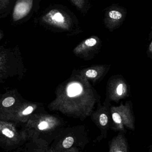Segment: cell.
I'll list each match as a JSON object with an SVG mask.
<instances>
[{"label": "cell", "mask_w": 152, "mask_h": 152, "mask_svg": "<svg viewBox=\"0 0 152 152\" xmlns=\"http://www.w3.org/2000/svg\"><path fill=\"white\" fill-rule=\"evenodd\" d=\"M39 23L56 33L74 36L83 32L75 15L66 7L55 5L48 8L39 18Z\"/></svg>", "instance_id": "1"}, {"label": "cell", "mask_w": 152, "mask_h": 152, "mask_svg": "<svg viewBox=\"0 0 152 152\" xmlns=\"http://www.w3.org/2000/svg\"><path fill=\"white\" fill-rule=\"evenodd\" d=\"M25 71L19 49L0 46V83L9 79L22 77Z\"/></svg>", "instance_id": "2"}, {"label": "cell", "mask_w": 152, "mask_h": 152, "mask_svg": "<svg viewBox=\"0 0 152 152\" xmlns=\"http://www.w3.org/2000/svg\"><path fill=\"white\" fill-rule=\"evenodd\" d=\"M28 140L23 124L0 119V147L12 151L20 148Z\"/></svg>", "instance_id": "3"}, {"label": "cell", "mask_w": 152, "mask_h": 152, "mask_svg": "<svg viewBox=\"0 0 152 152\" xmlns=\"http://www.w3.org/2000/svg\"><path fill=\"white\" fill-rule=\"evenodd\" d=\"M42 103L22 98L11 107L0 112V119L23 124L35 114L43 112Z\"/></svg>", "instance_id": "4"}, {"label": "cell", "mask_w": 152, "mask_h": 152, "mask_svg": "<svg viewBox=\"0 0 152 152\" xmlns=\"http://www.w3.org/2000/svg\"><path fill=\"white\" fill-rule=\"evenodd\" d=\"M127 15V9L119 4L109 6L106 9L104 14L103 22L105 27L111 32L119 29L123 24Z\"/></svg>", "instance_id": "5"}, {"label": "cell", "mask_w": 152, "mask_h": 152, "mask_svg": "<svg viewBox=\"0 0 152 152\" xmlns=\"http://www.w3.org/2000/svg\"><path fill=\"white\" fill-rule=\"evenodd\" d=\"M40 0H17L12 10V20L15 23H23L30 19L39 9Z\"/></svg>", "instance_id": "6"}, {"label": "cell", "mask_w": 152, "mask_h": 152, "mask_svg": "<svg viewBox=\"0 0 152 152\" xmlns=\"http://www.w3.org/2000/svg\"><path fill=\"white\" fill-rule=\"evenodd\" d=\"M102 43L101 39L96 35L91 36L82 41L74 49L76 54H80L88 52L100 48Z\"/></svg>", "instance_id": "7"}, {"label": "cell", "mask_w": 152, "mask_h": 152, "mask_svg": "<svg viewBox=\"0 0 152 152\" xmlns=\"http://www.w3.org/2000/svg\"><path fill=\"white\" fill-rule=\"evenodd\" d=\"M71 4L80 13L85 16L91 7L90 0H69Z\"/></svg>", "instance_id": "8"}, {"label": "cell", "mask_w": 152, "mask_h": 152, "mask_svg": "<svg viewBox=\"0 0 152 152\" xmlns=\"http://www.w3.org/2000/svg\"><path fill=\"white\" fill-rule=\"evenodd\" d=\"M82 91V88L80 84L77 83L71 84L67 89V94L70 97L75 96L79 95Z\"/></svg>", "instance_id": "9"}, {"label": "cell", "mask_w": 152, "mask_h": 152, "mask_svg": "<svg viewBox=\"0 0 152 152\" xmlns=\"http://www.w3.org/2000/svg\"><path fill=\"white\" fill-rule=\"evenodd\" d=\"M13 9L0 4V19L5 18L11 14Z\"/></svg>", "instance_id": "10"}, {"label": "cell", "mask_w": 152, "mask_h": 152, "mask_svg": "<svg viewBox=\"0 0 152 152\" xmlns=\"http://www.w3.org/2000/svg\"><path fill=\"white\" fill-rule=\"evenodd\" d=\"M17 0H0V4L13 9Z\"/></svg>", "instance_id": "11"}, {"label": "cell", "mask_w": 152, "mask_h": 152, "mask_svg": "<svg viewBox=\"0 0 152 152\" xmlns=\"http://www.w3.org/2000/svg\"><path fill=\"white\" fill-rule=\"evenodd\" d=\"M73 143L74 139L72 137H67L63 141V146L64 148H69L72 146Z\"/></svg>", "instance_id": "12"}, {"label": "cell", "mask_w": 152, "mask_h": 152, "mask_svg": "<svg viewBox=\"0 0 152 152\" xmlns=\"http://www.w3.org/2000/svg\"><path fill=\"white\" fill-rule=\"evenodd\" d=\"M108 122V118L106 115L105 114H102L100 115L99 117V122L100 124L102 126H105L106 125Z\"/></svg>", "instance_id": "13"}, {"label": "cell", "mask_w": 152, "mask_h": 152, "mask_svg": "<svg viewBox=\"0 0 152 152\" xmlns=\"http://www.w3.org/2000/svg\"><path fill=\"white\" fill-rule=\"evenodd\" d=\"M97 75L96 71L94 70H89L86 72V75L89 78H95Z\"/></svg>", "instance_id": "14"}, {"label": "cell", "mask_w": 152, "mask_h": 152, "mask_svg": "<svg viewBox=\"0 0 152 152\" xmlns=\"http://www.w3.org/2000/svg\"><path fill=\"white\" fill-rule=\"evenodd\" d=\"M113 119L115 123L120 124L121 122V115L118 113H114L113 114Z\"/></svg>", "instance_id": "15"}, {"label": "cell", "mask_w": 152, "mask_h": 152, "mask_svg": "<svg viewBox=\"0 0 152 152\" xmlns=\"http://www.w3.org/2000/svg\"><path fill=\"white\" fill-rule=\"evenodd\" d=\"M123 85L122 84H119L117 88V93L119 96H121L123 93Z\"/></svg>", "instance_id": "16"}, {"label": "cell", "mask_w": 152, "mask_h": 152, "mask_svg": "<svg viewBox=\"0 0 152 152\" xmlns=\"http://www.w3.org/2000/svg\"><path fill=\"white\" fill-rule=\"evenodd\" d=\"M4 37V33L2 31L0 30V40H1Z\"/></svg>", "instance_id": "17"}, {"label": "cell", "mask_w": 152, "mask_h": 152, "mask_svg": "<svg viewBox=\"0 0 152 152\" xmlns=\"http://www.w3.org/2000/svg\"><path fill=\"white\" fill-rule=\"evenodd\" d=\"M1 94H0V98H1Z\"/></svg>", "instance_id": "18"}, {"label": "cell", "mask_w": 152, "mask_h": 152, "mask_svg": "<svg viewBox=\"0 0 152 152\" xmlns=\"http://www.w3.org/2000/svg\"></svg>", "instance_id": "19"}]
</instances>
